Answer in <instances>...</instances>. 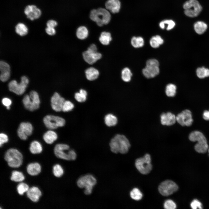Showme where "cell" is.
I'll return each mask as SVG.
<instances>
[{"instance_id":"1","label":"cell","mask_w":209,"mask_h":209,"mask_svg":"<svg viewBox=\"0 0 209 209\" xmlns=\"http://www.w3.org/2000/svg\"><path fill=\"white\" fill-rule=\"evenodd\" d=\"M111 151L113 153L125 154L128 152L130 144L128 139L123 135L117 134L109 143Z\"/></svg>"},{"instance_id":"2","label":"cell","mask_w":209,"mask_h":209,"mask_svg":"<svg viewBox=\"0 0 209 209\" xmlns=\"http://www.w3.org/2000/svg\"><path fill=\"white\" fill-rule=\"evenodd\" d=\"M90 18L92 21L95 22L98 26H102L109 22L111 17L110 12L106 9L100 8L91 11Z\"/></svg>"},{"instance_id":"3","label":"cell","mask_w":209,"mask_h":209,"mask_svg":"<svg viewBox=\"0 0 209 209\" xmlns=\"http://www.w3.org/2000/svg\"><path fill=\"white\" fill-rule=\"evenodd\" d=\"M4 158L9 166L17 168L22 164L23 157L22 154L17 149L11 148L6 151Z\"/></svg>"},{"instance_id":"4","label":"cell","mask_w":209,"mask_h":209,"mask_svg":"<svg viewBox=\"0 0 209 209\" xmlns=\"http://www.w3.org/2000/svg\"><path fill=\"white\" fill-rule=\"evenodd\" d=\"M22 101L25 108L31 111L37 110L39 107L40 100L39 96L35 91H30L29 95H25Z\"/></svg>"},{"instance_id":"5","label":"cell","mask_w":209,"mask_h":209,"mask_svg":"<svg viewBox=\"0 0 209 209\" xmlns=\"http://www.w3.org/2000/svg\"><path fill=\"white\" fill-rule=\"evenodd\" d=\"M96 179L91 174H87L80 177L77 181V185L80 188H84V193L90 194L92 192L93 187L96 185Z\"/></svg>"},{"instance_id":"6","label":"cell","mask_w":209,"mask_h":209,"mask_svg":"<svg viewBox=\"0 0 209 209\" xmlns=\"http://www.w3.org/2000/svg\"><path fill=\"white\" fill-rule=\"evenodd\" d=\"M135 165L141 174H149L152 168L150 155L147 154L143 157L137 159L135 161Z\"/></svg>"},{"instance_id":"7","label":"cell","mask_w":209,"mask_h":209,"mask_svg":"<svg viewBox=\"0 0 209 209\" xmlns=\"http://www.w3.org/2000/svg\"><path fill=\"white\" fill-rule=\"evenodd\" d=\"M184 13L188 17H194L198 16L202 10V7L197 0H189L183 5Z\"/></svg>"},{"instance_id":"8","label":"cell","mask_w":209,"mask_h":209,"mask_svg":"<svg viewBox=\"0 0 209 209\" xmlns=\"http://www.w3.org/2000/svg\"><path fill=\"white\" fill-rule=\"evenodd\" d=\"M159 63L155 59H150L147 61L146 66L142 70L144 75L147 78L154 77L159 73Z\"/></svg>"},{"instance_id":"9","label":"cell","mask_w":209,"mask_h":209,"mask_svg":"<svg viewBox=\"0 0 209 209\" xmlns=\"http://www.w3.org/2000/svg\"><path fill=\"white\" fill-rule=\"evenodd\" d=\"M29 83V80L25 76H23L21 78V82L18 83L13 80L9 83L8 87L10 91L18 95L22 94L25 91Z\"/></svg>"},{"instance_id":"10","label":"cell","mask_w":209,"mask_h":209,"mask_svg":"<svg viewBox=\"0 0 209 209\" xmlns=\"http://www.w3.org/2000/svg\"><path fill=\"white\" fill-rule=\"evenodd\" d=\"M43 122L46 127L51 129H55L63 126L65 123L63 118L52 115H47L43 118Z\"/></svg>"},{"instance_id":"11","label":"cell","mask_w":209,"mask_h":209,"mask_svg":"<svg viewBox=\"0 0 209 209\" xmlns=\"http://www.w3.org/2000/svg\"><path fill=\"white\" fill-rule=\"evenodd\" d=\"M178 189L177 184L173 181L167 180L161 183L158 187L160 194L164 196H168L176 192Z\"/></svg>"},{"instance_id":"12","label":"cell","mask_w":209,"mask_h":209,"mask_svg":"<svg viewBox=\"0 0 209 209\" xmlns=\"http://www.w3.org/2000/svg\"><path fill=\"white\" fill-rule=\"evenodd\" d=\"M176 121L182 126H189L193 122L192 113L188 109H185L176 116Z\"/></svg>"},{"instance_id":"13","label":"cell","mask_w":209,"mask_h":209,"mask_svg":"<svg viewBox=\"0 0 209 209\" xmlns=\"http://www.w3.org/2000/svg\"><path fill=\"white\" fill-rule=\"evenodd\" d=\"M33 131L32 124L28 122L21 123L17 131V134L21 139L25 140L28 137L31 135Z\"/></svg>"},{"instance_id":"14","label":"cell","mask_w":209,"mask_h":209,"mask_svg":"<svg viewBox=\"0 0 209 209\" xmlns=\"http://www.w3.org/2000/svg\"><path fill=\"white\" fill-rule=\"evenodd\" d=\"M24 12L27 17L31 20L38 19L41 16V10L34 5L27 6L24 10Z\"/></svg>"},{"instance_id":"15","label":"cell","mask_w":209,"mask_h":209,"mask_svg":"<svg viewBox=\"0 0 209 209\" xmlns=\"http://www.w3.org/2000/svg\"><path fill=\"white\" fill-rule=\"evenodd\" d=\"M69 148V146L64 144H58L56 145L54 149V152L55 156L58 158L63 159L70 160L68 152H65Z\"/></svg>"},{"instance_id":"16","label":"cell","mask_w":209,"mask_h":209,"mask_svg":"<svg viewBox=\"0 0 209 209\" xmlns=\"http://www.w3.org/2000/svg\"><path fill=\"white\" fill-rule=\"evenodd\" d=\"M65 99L61 97L57 92H55L51 99V105L52 109L57 112H59L62 110Z\"/></svg>"},{"instance_id":"17","label":"cell","mask_w":209,"mask_h":209,"mask_svg":"<svg viewBox=\"0 0 209 209\" xmlns=\"http://www.w3.org/2000/svg\"><path fill=\"white\" fill-rule=\"evenodd\" d=\"M82 56L85 61L90 64H93L102 57L101 54L98 51H92L87 49L83 52Z\"/></svg>"},{"instance_id":"18","label":"cell","mask_w":209,"mask_h":209,"mask_svg":"<svg viewBox=\"0 0 209 209\" xmlns=\"http://www.w3.org/2000/svg\"><path fill=\"white\" fill-rule=\"evenodd\" d=\"M0 70L1 72L0 80L2 82H6L8 80L10 75V67L9 65L4 62L1 61Z\"/></svg>"},{"instance_id":"19","label":"cell","mask_w":209,"mask_h":209,"mask_svg":"<svg viewBox=\"0 0 209 209\" xmlns=\"http://www.w3.org/2000/svg\"><path fill=\"white\" fill-rule=\"evenodd\" d=\"M176 121V116L170 112L163 113L161 115V122L163 125H172L174 124Z\"/></svg>"},{"instance_id":"20","label":"cell","mask_w":209,"mask_h":209,"mask_svg":"<svg viewBox=\"0 0 209 209\" xmlns=\"http://www.w3.org/2000/svg\"><path fill=\"white\" fill-rule=\"evenodd\" d=\"M106 9L113 13L118 12L121 7V3L119 0H108L105 3Z\"/></svg>"},{"instance_id":"21","label":"cell","mask_w":209,"mask_h":209,"mask_svg":"<svg viewBox=\"0 0 209 209\" xmlns=\"http://www.w3.org/2000/svg\"><path fill=\"white\" fill-rule=\"evenodd\" d=\"M27 196L30 200L34 202H37L42 195L40 190L37 187L33 186L26 192Z\"/></svg>"},{"instance_id":"22","label":"cell","mask_w":209,"mask_h":209,"mask_svg":"<svg viewBox=\"0 0 209 209\" xmlns=\"http://www.w3.org/2000/svg\"><path fill=\"white\" fill-rule=\"evenodd\" d=\"M27 171L28 174L31 175H36L41 172V167L37 163H31L28 165Z\"/></svg>"},{"instance_id":"23","label":"cell","mask_w":209,"mask_h":209,"mask_svg":"<svg viewBox=\"0 0 209 209\" xmlns=\"http://www.w3.org/2000/svg\"><path fill=\"white\" fill-rule=\"evenodd\" d=\"M85 73L87 78L90 81L96 79L99 75L98 70L93 67H90L87 69Z\"/></svg>"},{"instance_id":"24","label":"cell","mask_w":209,"mask_h":209,"mask_svg":"<svg viewBox=\"0 0 209 209\" xmlns=\"http://www.w3.org/2000/svg\"><path fill=\"white\" fill-rule=\"evenodd\" d=\"M43 138L46 143L51 144L57 140V136L55 131L50 130L47 131L44 134Z\"/></svg>"},{"instance_id":"25","label":"cell","mask_w":209,"mask_h":209,"mask_svg":"<svg viewBox=\"0 0 209 209\" xmlns=\"http://www.w3.org/2000/svg\"><path fill=\"white\" fill-rule=\"evenodd\" d=\"M189 138L190 141L194 142L207 140L204 135L199 131H194L191 133Z\"/></svg>"},{"instance_id":"26","label":"cell","mask_w":209,"mask_h":209,"mask_svg":"<svg viewBox=\"0 0 209 209\" xmlns=\"http://www.w3.org/2000/svg\"><path fill=\"white\" fill-rule=\"evenodd\" d=\"M194 149L195 150L199 153H206L208 149L207 140L197 142L194 146Z\"/></svg>"},{"instance_id":"27","label":"cell","mask_w":209,"mask_h":209,"mask_svg":"<svg viewBox=\"0 0 209 209\" xmlns=\"http://www.w3.org/2000/svg\"><path fill=\"white\" fill-rule=\"evenodd\" d=\"M29 149L31 153L35 154L41 152L42 148V145L39 142L35 140L31 143Z\"/></svg>"},{"instance_id":"28","label":"cell","mask_w":209,"mask_h":209,"mask_svg":"<svg viewBox=\"0 0 209 209\" xmlns=\"http://www.w3.org/2000/svg\"><path fill=\"white\" fill-rule=\"evenodd\" d=\"M194 28L195 32L199 34H202L206 31L207 28V25L201 21H198L194 25Z\"/></svg>"},{"instance_id":"29","label":"cell","mask_w":209,"mask_h":209,"mask_svg":"<svg viewBox=\"0 0 209 209\" xmlns=\"http://www.w3.org/2000/svg\"><path fill=\"white\" fill-rule=\"evenodd\" d=\"M15 30L17 34L23 36L28 33V29L25 24L23 23H19L16 26Z\"/></svg>"},{"instance_id":"30","label":"cell","mask_w":209,"mask_h":209,"mask_svg":"<svg viewBox=\"0 0 209 209\" xmlns=\"http://www.w3.org/2000/svg\"><path fill=\"white\" fill-rule=\"evenodd\" d=\"M112 38L110 33L104 31L102 32L99 38V40L103 45H107L109 44Z\"/></svg>"},{"instance_id":"31","label":"cell","mask_w":209,"mask_h":209,"mask_svg":"<svg viewBox=\"0 0 209 209\" xmlns=\"http://www.w3.org/2000/svg\"><path fill=\"white\" fill-rule=\"evenodd\" d=\"M163 39L159 35L153 36L149 41L151 46L154 48L158 47L160 45L163 44Z\"/></svg>"},{"instance_id":"32","label":"cell","mask_w":209,"mask_h":209,"mask_svg":"<svg viewBox=\"0 0 209 209\" xmlns=\"http://www.w3.org/2000/svg\"><path fill=\"white\" fill-rule=\"evenodd\" d=\"M76 35L79 39H85L88 36V30L86 27L83 26H80L77 29Z\"/></svg>"},{"instance_id":"33","label":"cell","mask_w":209,"mask_h":209,"mask_svg":"<svg viewBox=\"0 0 209 209\" xmlns=\"http://www.w3.org/2000/svg\"><path fill=\"white\" fill-rule=\"evenodd\" d=\"M105 122L106 125L111 127L115 125L117 122L116 117L111 114L107 115L105 117Z\"/></svg>"},{"instance_id":"34","label":"cell","mask_w":209,"mask_h":209,"mask_svg":"<svg viewBox=\"0 0 209 209\" xmlns=\"http://www.w3.org/2000/svg\"><path fill=\"white\" fill-rule=\"evenodd\" d=\"M166 25H167L166 29L167 30H170L174 27L175 25V23L172 20H164L160 22L159 24V26L161 29H163L165 28Z\"/></svg>"},{"instance_id":"35","label":"cell","mask_w":209,"mask_h":209,"mask_svg":"<svg viewBox=\"0 0 209 209\" xmlns=\"http://www.w3.org/2000/svg\"><path fill=\"white\" fill-rule=\"evenodd\" d=\"M144 43L143 38L140 37H134L131 40V44L135 48H138L143 46Z\"/></svg>"},{"instance_id":"36","label":"cell","mask_w":209,"mask_h":209,"mask_svg":"<svg viewBox=\"0 0 209 209\" xmlns=\"http://www.w3.org/2000/svg\"><path fill=\"white\" fill-rule=\"evenodd\" d=\"M24 179V176L22 172L17 171L12 172L10 178L12 181L16 182H21Z\"/></svg>"},{"instance_id":"37","label":"cell","mask_w":209,"mask_h":209,"mask_svg":"<svg viewBox=\"0 0 209 209\" xmlns=\"http://www.w3.org/2000/svg\"><path fill=\"white\" fill-rule=\"evenodd\" d=\"M87 93L86 91L81 89L79 92L76 93L75 94V98L79 102H83L86 99Z\"/></svg>"},{"instance_id":"38","label":"cell","mask_w":209,"mask_h":209,"mask_svg":"<svg viewBox=\"0 0 209 209\" xmlns=\"http://www.w3.org/2000/svg\"><path fill=\"white\" fill-rule=\"evenodd\" d=\"M176 86L172 84H167L165 89V93L168 97H173L176 94Z\"/></svg>"},{"instance_id":"39","label":"cell","mask_w":209,"mask_h":209,"mask_svg":"<svg viewBox=\"0 0 209 209\" xmlns=\"http://www.w3.org/2000/svg\"><path fill=\"white\" fill-rule=\"evenodd\" d=\"M130 196L132 199L136 201L140 200L143 197L142 193L137 188H134L131 190L130 193Z\"/></svg>"},{"instance_id":"40","label":"cell","mask_w":209,"mask_h":209,"mask_svg":"<svg viewBox=\"0 0 209 209\" xmlns=\"http://www.w3.org/2000/svg\"><path fill=\"white\" fill-rule=\"evenodd\" d=\"M132 76V73L130 70L128 68L126 67L124 68L121 72V78L125 82H129Z\"/></svg>"},{"instance_id":"41","label":"cell","mask_w":209,"mask_h":209,"mask_svg":"<svg viewBox=\"0 0 209 209\" xmlns=\"http://www.w3.org/2000/svg\"><path fill=\"white\" fill-rule=\"evenodd\" d=\"M197 76L200 78H203L209 76V69L202 67L198 68L196 71Z\"/></svg>"},{"instance_id":"42","label":"cell","mask_w":209,"mask_h":209,"mask_svg":"<svg viewBox=\"0 0 209 209\" xmlns=\"http://www.w3.org/2000/svg\"><path fill=\"white\" fill-rule=\"evenodd\" d=\"M53 172L55 176L57 177H61L64 173L63 169L59 164H56L54 166Z\"/></svg>"},{"instance_id":"43","label":"cell","mask_w":209,"mask_h":209,"mask_svg":"<svg viewBox=\"0 0 209 209\" xmlns=\"http://www.w3.org/2000/svg\"><path fill=\"white\" fill-rule=\"evenodd\" d=\"M17 189L19 194L22 195L24 193L28 191L29 188L27 184L24 183H21L17 185Z\"/></svg>"},{"instance_id":"44","label":"cell","mask_w":209,"mask_h":209,"mask_svg":"<svg viewBox=\"0 0 209 209\" xmlns=\"http://www.w3.org/2000/svg\"><path fill=\"white\" fill-rule=\"evenodd\" d=\"M73 104L69 101H65L63 106L62 110L64 112H68L71 111L73 108Z\"/></svg>"},{"instance_id":"45","label":"cell","mask_w":209,"mask_h":209,"mask_svg":"<svg viewBox=\"0 0 209 209\" xmlns=\"http://www.w3.org/2000/svg\"><path fill=\"white\" fill-rule=\"evenodd\" d=\"M164 207L166 209H175L176 208V203L172 200L168 199L165 202Z\"/></svg>"},{"instance_id":"46","label":"cell","mask_w":209,"mask_h":209,"mask_svg":"<svg viewBox=\"0 0 209 209\" xmlns=\"http://www.w3.org/2000/svg\"><path fill=\"white\" fill-rule=\"evenodd\" d=\"M191 207L193 209L197 208L202 209V208L201 203L197 199H194L190 203Z\"/></svg>"},{"instance_id":"47","label":"cell","mask_w":209,"mask_h":209,"mask_svg":"<svg viewBox=\"0 0 209 209\" xmlns=\"http://www.w3.org/2000/svg\"><path fill=\"white\" fill-rule=\"evenodd\" d=\"M8 139L7 136L5 134L2 133L0 134V146L1 147L4 143L7 142Z\"/></svg>"},{"instance_id":"48","label":"cell","mask_w":209,"mask_h":209,"mask_svg":"<svg viewBox=\"0 0 209 209\" xmlns=\"http://www.w3.org/2000/svg\"><path fill=\"white\" fill-rule=\"evenodd\" d=\"M46 33L50 35H54L56 33V31L54 28L47 27L45 29Z\"/></svg>"},{"instance_id":"49","label":"cell","mask_w":209,"mask_h":209,"mask_svg":"<svg viewBox=\"0 0 209 209\" xmlns=\"http://www.w3.org/2000/svg\"><path fill=\"white\" fill-rule=\"evenodd\" d=\"M68 154L70 160H74L77 157V154L75 151L73 150H70L68 151Z\"/></svg>"},{"instance_id":"50","label":"cell","mask_w":209,"mask_h":209,"mask_svg":"<svg viewBox=\"0 0 209 209\" xmlns=\"http://www.w3.org/2000/svg\"><path fill=\"white\" fill-rule=\"evenodd\" d=\"M57 22L54 20L51 19L48 21L46 23L47 27L55 28L57 26Z\"/></svg>"},{"instance_id":"51","label":"cell","mask_w":209,"mask_h":209,"mask_svg":"<svg viewBox=\"0 0 209 209\" xmlns=\"http://www.w3.org/2000/svg\"><path fill=\"white\" fill-rule=\"evenodd\" d=\"M2 102L3 104L6 107L10 106L12 104L11 100L7 98H3Z\"/></svg>"},{"instance_id":"52","label":"cell","mask_w":209,"mask_h":209,"mask_svg":"<svg viewBox=\"0 0 209 209\" xmlns=\"http://www.w3.org/2000/svg\"><path fill=\"white\" fill-rule=\"evenodd\" d=\"M203 117L204 120H209V110H205L204 111Z\"/></svg>"},{"instance_id":"53","label":"cell","mask_w":209,"mask_h":209,"mask_svg":"<svg viewBox=\"0 0 209 209\" xmlns=\"http://www.w3.org/2000/svg\"><path fill=\"white\" fill-rule=\"evenodd\" d=\"M87 50L94 51H97V48L96 46L94 44H91L88 48Z\"/></svg>"},{"instance_id":"54","label":"cell","mask_w":209,"mask_h":209,"mask_svg":"<svg viewBox=\"0 0 209 209\" xmlns=\"http://www.w3.org/2000/svg\"><path fill=\"white\" fill-rule=\"evenodd\" d=\"M6 108L7 109H10V106L6 107Z\"/></svg>"},{"instance_id":"55","label":"cell","mask_w":209,"mask_h":209,"mask_svg":"<svg viewBox=\"0 0 209 209\" xmlns=\"http://www.w3.org/2000/svg\"><path fill=\"white\" fill-rule=\"evenodd\" d=\"M208 153H209V148H208Z\"/></svg>"}]
</instances>
